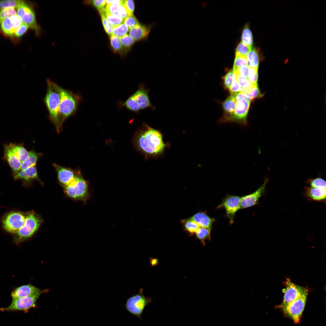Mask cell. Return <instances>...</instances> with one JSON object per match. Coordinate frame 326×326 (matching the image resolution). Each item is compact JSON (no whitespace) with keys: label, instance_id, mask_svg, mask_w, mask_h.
<instances>
[{"label":"cell","instance_id":"cell-1","mask_svg":"<svg viewBox=\"0 0 326 326\" xmlns=\"http://www.w3.org/2000/svg\"><path fill=\"white\" fill-rule=\"evenodd\" d=\"M133 142L137 149L147 158L161 156L168 145L160 130L145 123L135 133Z\"/></svg>","mask_w":326,"mask_h":326},{"label":"cell","instance_id":"cell-2","mask_svg":"<svg viewBox=\"0 0 326 326\" xmlns=\"http://www.w3.org/2000/svg\"><path fill=\"white\" fill-rule=\"evenodd\" d=\"M46 81L47 88L44 101L48 111L49 119L59 133L61 130L62 125L60 115L59 95L54 86V82L49 78Z\"/></svg>","mask_w":326,"mask_h":326},{"label":"cell","instance_id":"cell-3","mask_svg":"<svg viewBox=\"0 0 326 326\" xmlns=\"http://www.w3.org/2000/svg\"><path fill=\"white\" fill-rule=\"evenodd\" d=\"M54 85L59 95L60 115L63 124L66 119L75 113L82 97L80 94L64 89L55 82Z\"/></svg>","mask_w":326,"mask_h":326},{"label":"cell","instance_id":"cell-4","mask_svg":"<svg viewBox=\"0 0 326 326\" xmlns=\"http://www.w3.org/2000/svg\"><path fill=\"white\" fill-rule=\"evenodd\" d=\"M43 221L41 217L34 211L27 213L24 224L15 234V241L20 242L31 237L38 230Z\"/></svg>","mask_w":326,"mask_h":326},{"label":"cell","instance_id":"cell-5","mask_svg":"<svg viewBox=\"0 0 326 326\" xmlns=\"http://www.w3.org/2000/svg\"><path fill=\"white\" fill-rule=\"evenodd\" d=\"M62 187L65 194L71 198L86 203L89 198L88 182L81 174L69 184Z\"/></svg>","mask_w":326,"mask_h":326},{"label":"cell","instance_id":"cell-6","mask_svg":"<svg viewBox=\"0 0 326 326\" xmlns=\"http://www.w3.org/2000/svg\"><path fill=\"white\" fill-rule=\"evenodd\" d=\"M143 289L141 288L138 293L128 298L124 305L126 309L132 315L142 320V315L145 307L153 301L151 297L145 296Z\"/></svg>","mask_w":326,"mask_h":326},{"label":"cell","instance_id":"cell-7","mask_svg":"<svg viewBox=\"0 0 326 326\" xmlns=\"http://www.w3.org/2000/svg\"><path fill=\"white\" fill-rule=\"evenodd\" d=\"M16 13L22 22L33 30L36 35L39 36L40 34L41 29L37 23L35 13L31 5L21 0L17 7Z\"/></svg>","mask_w":326,"mask_h":326},{"label":"cell","instance_id":"cell-8","mask_svg":"<svg viewBox=\"0 0 326 326\" xmlns=\"http://www.w3.org/2000/svg\"><path fill=\"white\" fill-rule=\"evenodd\" d=\"M308 292L306 289L299 297L282 308L284 313L295 323L299 321L305 308Z\"/></svg>","mask_w":326,"mask_h":326},{"label":"cell","instance_id":"cell-9","mask_svg":"<svg viewBox=\"0 0 326 326\" xmlns=\"http://www.w3.org/2000/svg\"><path fill=\"white\" fill-rule=\"evenodd\" d=\"M25 219L26 214L19 211H12L3 217L2 226L8 232L15 234L23 225Z\"/></svg>","mask_w":326,"mask_h":326},{"label":"cell","instance_id":"cell-10","mask_svg":"<svg viewBox=\"0 0 326 326\" xmlns=\"http://www.w3.org/2000/svg\"><path fill=\"white\" fill-rule=\"evenodd\" d=\"M41 293V291L39 290L30 295L12 299V302L9 306L2 308L1 310L6 311H27L35 306L36 301Z\"/></svg>","mask_w":326,"mask_h":326},{"label":"cell","instance_id":"cell-11","mask_svg":"<svg viewBox=\"0 0 326 326\" xmlns=\"http://www.w3.org/2000/svg\"><path fill=\"white\" fill-rule=\"evenodd\" d=\"M241 197L238 196L229 195L227 196L218 206V208H224L226 215L229 220L230 224L234 222L236 213L240 209Z\"/></svg>","mask_w":326,"mask_h":326},{"label":"cell","instance_id":"cell-12","mask_svg":"<svg viewBox=\"0 0 326 326\" xmlns=\"http://www.w3.org/2000/svg\"><path fill=\"white\" fill-rule=\"evenodd\" d=\"M251 102L241 100L236 101L234 112L227 122L238 123L243 125L247 124V117Z\"/></svg>","mask_w":326,"mask_h":326},{"label":"cell","instance_id":"cell-13","mask_svg":"<svg viewBox=\"0 0 326 326\" xmlns=\"http://www.w3.org/2000/svg\"><path fill=\"white\" fill-rule=\"evenodd\" d=\"M286 288L283 289L284 293L283 300L280 307L282 308L293 301L305 291L306 288L296 285L289 280L285 282Z\"/></svg>","mask_w":326,"mask_h":326},{"label":"cell","instance_id":"cell-14","mask_svg":"<svg viewBox=\"0 0 326 326\" xmlns=\"http://www.w3.org/2000/svg\"><path fill=\"white\" fill-rule=\"evenodd\" d=\"M53 165L57 173L58 181L62 187L69 184L81 174L79 170L64 167L56 163H53Z\"/></svg>","mask_w":326,"mask_h":326},{"label":"cell","instance_id":"cell-15","mask_svg":"<svg viewBox=\"0 0 326 326\" xmlns=\"http://www.w3.org/2000/svg\"><path fill=\"white\" fill-rule=\"evenodd\" d=\"M150 90L146 88L144 83L139 84L138 88L132 95L138 104L141 110L150 108L153 110L155 108L151 103L149 96Z\"/></svg>","mask_w":326,"mask_h":326},{"label":"cell","instance_id":"cell-16","mask_svg":"<svg viewBox=\"0 0 326 326\" xmlns=\"http://www.w3.org/2000/svg\"><path fill=\"white\" fill-rule=\"evenodd\" d=\"M268 179H265L263 184L253 193L241 197L240 209H245L257 204L260 197L264 193Z\"/></svg>","mask_w":326,"mask_h":326},{"label":"cell","instance_id":"cell-17","mask_svg":"<svg viewBox=\"0 0 326 326\" xmlns=\"http://www.w3.org/2000/svg\"><path fill=\"white\" fill-rule=\"evenodd\" d=\"M15 180H21L25 186H29L34 181H38L41 184H43L38 175L36 166L30 167L27 169L20 170L13 174Z\"/></svg>","mask_w":326,"mask_h":326},{"label":"cell","instance_id":"cell-18","mask_svg":"<svg viewBox=\"0 0 326 326\" xmlns=\"http://www.w3.org/2000/svg\"><path fill=\"white\" fill-rule=\"evenodd\" d=\"M22 22L17 15L8 18L0 23V30L5 36L12 38Z\"/></svg>","mask_w":326,"mask_h":326},{"label":"cell","instance_id":"cell-19","mask_svg":"<svg viewBox=\"0 0 326 326\" xmlns=\"http://www.w3.org/2000/svg\"><path fill=\"white\" fill-rule=\"evenodd\" d=\"M3 158L8 162L12 170L13 174L20 171L22 163L12 151L9 145H4Z\"/></svg>","mask_w":326,"mask_h":326},{"label":"cell","instance_id":"cell-20","mask_svg":"<svg viewBox=\"0 0 326 326\" xmlns=\"http://www.w3.org/2000/svg\"><path fill=\"white\" fill-rule=\"evenodd\" d=\"M304 194L309 200L325 203V188H315L310 186L304 188Z\"/></svg>","mask_w":326,"mask_h":326},{"label":"cell","instance_id":"cell-21","mask_svg":"<svg viewBox=\"0 0 326 326\" xmlns=\"http://www.w3.org/2000/svg\"><path fill=\"white\" fill-rule=\"evenodd\" d=\"M155 23L147 26L138 23L134 27L130 29L129 35L135 41L145 39Z\"/></svg>","mask_w":326,"mask_h":326},{"label":"cell","instance_id":"cell-22","mask_svg":"<svg viewBox=\"0 0 326 326\" xmlns=\"http://www.w3.org/2000/svg\"><path fill=\"white\" fill-rule=\"evenodd\" d=\"M236 105V101L232 95L229 97L222 103L224 114L219 122L227 123L228 119L233 114Z\"/></svg>","mask_w":326,"mask_h":326},{"label":"cell","instance_id":"cell-23","mask_svg":"<svg viewBox=\"0 0 326 326\" xmlns=\"http://www.w3.org/2000/svg\"><path fill=\"white\" fill-rule=\"evenodd\" d=\"M39 289L30 284L23 285L15 289L11 292L12 299L28 296L33 294Z\"/></svg>","mask_w":326,"mask_h":326},{"label":"cell","instance_id":"cell-24","mask_svg":"<svg viewBox=\"0 0 326 326\" xmlns=\"http://www.w3.org/2000/svg\"><path fill=\"white\" fill-rule=\"evenodd\" d=\"M190 218L196 222L200 227L211 230L215 219L209 216L205 212L197 213Z\"/></svg>","mask_w":326,"mask_h":326},{"label":"cell","instance_id":"cell-25","mask_svg":"<svg viewBox=\"0 0 326 326\" xmlns=\"http://www.w3.org/2000/svg\"><path fill=\"white\" fill-rule=\"evenodd\" d=\"M9 145L11 150L22 163L28 158V152L22 143H10Z\"/></svg>","mask_w":326,"mask_h":326},{"label":"cell","instance_id":"cell-26","mask_svg":"<svg viewBox=\"0 0 326 326\" xmlns=\"http://www.w3.org/2000/svg\"><path fill=\"white\" fill-rule=\"evenodd\" d=\"M118 106L120 109L125 107L128 110L136 113H139L141 110L138 104L132 95L124 102H119Z\"/></svg>","mask_w":326,"mask_h":326},{"label":"cell","instance_id":"cell-27","mask_svg":"<svg viewBox=\"0 0 326 326\" xmlns=\"http://www.w3.org/2000/svg\"><path fill=\"white\" fill-rule=\"evenodd\" d=\"M106 10L125 19L129 16L123 4H107Z\"/></svg>","mask_w":326,"mask_h":326},{"label":"cell","instance_id":"cell-28","mask_svg":"<svg viewBox=\"0 0 326 326\" xmlns=\"http://www.w3.org/2000/svg\"><path fill=\"white\" fill-rule=\"evenodd\" d=\"M247 65L250 68L258 69L260 58L258 51L256 48H251L246 56Z\"/></svg>","mask_w":326,"mask_h":326},{"label":"cell","instance_id":"cell-29","mask_svg":"<svg viewBox=\"0 0 326 326\" xmlns=\"http://www.w3.org/2000/svg\"><path fill=\"white\" fill-rule=\"evenodd\" d=\"M41 155V154L38 153L33 150L29 152L28 157L22 163L20 171L36 166L37 160Z\"/></svg>","mask_w":326,"mask_h":326},{"label":"cell","instance_id":"cell-30","mask_svg":"<svg viewBox=\"0 0 326 326\" xmlns=\"http://www.w3.org/2000/svg\"><path fill=\"white\" fill-rule=\"evenodd\" d=\"M181 222L184 229L190 235L195 233L200 227L196 222L190 218L182 220Z\"/></svg>","mask_w":326,"mask_h":326},{"label":"cell","instance_id":"cell-31","mask_svg":"<svg viewBox=\"0 0 326 326\" xmlns=\"http://www.w3.org/2000/svg\"><path fill=\"white\" fill-rule=\"evenodd\" d=\"M241 42L246 45L252 47L253 43V36L248 24H246L242 30Z\"/></svg>","mask_w":326,"mask_h":326},{"label":"cell","instance_id":"cell-32","mask_svg":"<svg viewBox=\"0 0 326 326\" xmlns=\"http://www.w3.org/2000/svg\"><path fill=\"white\" fill-rule=\"evenodd\" d=\"M211 230L202 227H200L195 233L196 236L203 245H205V241L211 239Z\"/></svg>","mask_w":326,"mask_h":326},{"label":"cell","instance_id":"cell-33","mask_svg":"<svg viewBox=\"0 0 326 326\" xmlns=\"http://www.w3.org/2000/svg\"><path fill=\"white\" fill-rule=\"evenodd\" d=\"M235 74L236 79L241 87V92L247 93L253 85L251 83L247 78L239 74Z\"/></svg>","mask_w":326,"mask_h":326},{"label":"cell","instance_id":"cell-34","mask_svg":"<svg viewBox=\"0 0 326 326\" xmlns=\"http://www.w3.org/2000/svg\"><path fill=\"white\" fill-rule=\"evenodd\" d=\"M105 14L108 22L113 27L124 23V19L105 9Z\"/></svg>","mask_w":326,"mask_h":326},{"label":"cell","instance_id":"cell-35","mask_svg":"<svg viewBox=\"0 0 326 326\" xmlns=\"http://www.w3.org/2000/svg\"><path fill=\"white\" fill-rule=\"evenodd\" d=\"M129 30L123 23L113 27L112 34L119 37H121L126 34Z\"/></svg>","mask_w":326,"mask_h":326},{"label":"cell","instance_id":"cell-36","mask_svg":"<svg viewBox=\"0 0 326 326\" xmlns=\"http://www.w3.org/2000/svg\"><path fill=\"white\" fill-rule=\"evenodd\" d=\"M104 8L99 11L102 20V23L107 33L110 36L112 34L113 27L108 21L105 14Z\"/></svg>","mask_w":326,"mask_h":326},{"label":"cell","instance_id":"cell-37","mask_svg":"<svg viewBox=\"0 0 326 326\" xmlns=\"http://www.w3.org/2000/svg\"><path fill=\"white\" fill-rule=\"evenodd\" d=\"M235 75L233 70L229 71L223 77L224 86L225 89L229 91Z\"/></svg>","mask_w":326,"mask_h":326},{"label":"cell","instance_id":"cell-38","mask_svg":"<svg viewBox=\"0 0 326 326\" xmlns=\"http://www.w3.org/2000/svg\"><path fill=\"white\" fill-rule=\"evenodd\" d=\"M110 43L112 47L116 52L122 53L124 48L120 41V37L112 35L110 36Z\"/></svg>","mask_w":326,"mask_h":326},{"label":"cell","instance_id":"cell-39","mask_svg":"<svg viewBox=\"0 0 326 326\" xmlns=\"http://www.w3.org/2000/svg\"><path fill=\"white\" fill-rule=\"evenodd\" d=\"M251 48L252 47L248 46L241 42L237 46L235 50V55L246 56Z\"/></svg>","mask_w":326,"mask_h":326},{"label":"cell","instance_id":"cell-40","mask_svg":"<svg viewBox=\"0 0 326 326\" xmlns=\"http://www.w3.org/2000/svg\"><path fill=\"white\" fill-rule=\"evenodd\" d=\"M246 56H235L233 66L234 72L236 71L241 67L247 65Z\"/></svg>","mask_w":326,"mask_h":326},{"label":"cell","instance_id":"cell-41","mask_svg":"<svg viewBox=\"0 0 326 326\" xmlns=\"http://www.w3.org/2000/svg\"><path fill=\"white\" fill-rule=\"evenodd\" d=\"M17 11L14 8H8L0 10V23L5 19L16 15Z\"/></svg>","mask_w":326,"mask_h":326},{"label":"cell","instance_id":"cell-42","mask_svg":"<svg viewBox=\"0 0 326 326\" xmlns=\"http://www.w3.org/2000/svg\"><path fill=\"white\" fill-rule=\"evenodd\" d=\"M21 0H9L0 1V9L17 8Z\"/></svg>","mask_w":326,"mask_h":326},{"label":"cell","instance_id":"cell-43","mask_svg":"<svg viewBox=\"0 0 326 326\" xmlns=\"http://www.w3.org/2000/svg\"><path fill=\"white\" fill-rule=\"evenodd\" d=\"M310 187L315 188H326V182L323 179L318 177L315 179H310L308 181Z\"/></svg>","mask_w":326,"mask_h":326},{"label":"cell","instance_id":"cell-44","mask_svg":"<svg viewBox=\"0 0 326 326\" xmlns=\"http://www.w3.org/2000/svg\"><path fill=\"white\" fill-rule=\"evenodd\" d=\"M246 93L250 96L252 100L260 98L263 96V94L261 93L259 89L257 84L253 85Z\"/></svg>","mask_w":326,"mask_h":326},{"label":"cell","instance_id":"cell-45","mask_svg":"<svg viewBox=\"0 0 326 326\" xmlns=\"http://www.w3.org/2000/svg\"><path fill=\"white\" fill-rule=\"evenodd\" d=\"M120 41L123 47L126 48L130 47L135 41L132 37L127 34L120 37Z\"/></svg>","mask_w":326,"mask_h":326},{"label":"cell","instance_id":"cell-46","mask_svg":"<svg viewBox=\"0 0 326 326\" xmlns=\"http://www.w3.org/2000/svg\"><path fill=\"white\" fill-rule=\"evenodd\" d=\"M258 69L250 68L249 74L248 78L251 83L253 85H257L258 80Z\"/></svg>","mask_w":326,"mask_h":326},{"label":"cell","instance_id":"cell-47","mask_svg":"<svg viewBox=\"0 0 326 326\" xmlns=\"http://www.w3.org/2000/svg\"><path fill=\"white\" fill-rule=\"evenodd\" d=\"M124 24L130 29L135 27L139 23L133 15H129L124 19Z\"/></svg>","mask_w":326,"mask_h":326},{"label":"cell","instance_id":"cell-48","mask_svg":"<svg viewBox=\"0 0 326 326\" xmlns=\"http://www.w3.org/2000/svg\"><path fill=\"white\" fill-rule=\"evenodd\" d=\"M123 5L129 15L133 14L134 9V4L133 0H124Z\"/></svg>","mask_w":326,"mask_h":326},{"label":"cell","instance_id":"cell-49","mask_svg":"<svg viewBox=\"0 0 326 326\" xmlns=\"http://www.w3.org/2000/svg\"><path fill=\"white\" fill-rule=\"evenodd\" d=\"M28 28L26 24L22 23L16 30L14 34V37L18 38H20L26 32Z\"/></svg>","mask_w":326,"mask_h":326},{"label":"cell","instance_id":"cell-50","mask_svg":"<svg viewBox=\"0 0 326 326\" xmlns=\"http://www.w3.org/2000/svg\"><path fill=\"white\" fill-rule=\"evenodd\" d=\"M235 98L236 101L241 100H245L251 102L252 99L250 96L247 93L243 92H239L231 94Z\"/></svg>","mask_w":326,"mask_h":326},{"label":"cell","instance_id":"cell-51","mask_svg":"<svg viewBox=\"0 0 326 326\" xmlns=\"http://www.w3.org/2000/svg\"><path fill=\"white\" fill-rule=\"evenodd\" d=\"M232 85L229 90L231 94L241 92V88L236 79L235 75L233 79Z\"/></svg>","mask_w":326,"mask_h":326},{"label":"cell","instance_id":"cell-52","mask_svg":"<svg viewBox=\"0 0 326 326\" xmlns=\"http://www.w3.org/2000/svg\"><path fill=\"white\" fill-rule=\"evenodd\" d=\"M88 2L93 5L99 11L104 8V7L107 3L106 0H94Z\"/></svg>","mask_w":326,"mask_h":326},{"label":"cell","instance_id":"cell-53","mask_svg":"<svg viewBox=\"0 0 326 326\" xmlns=\"http://www.w3.org/2000/svg\"><path fill=\"white\" fill-rule=\"evenodd\" d=\"M250 68L247 65H245L241 67L236 71L234 72L235 74H239L248 78Z\"/></svg>","mask_w":326,"mask_h":326},{"label":"cell","instance_id":"cell-54","mask_svg":"<svg viewBox=\"0 0 326 326\" xmlns=\"http://www.w3.org/2000/svg\"><path fill=\"white\" fill-rule=\"evenodd\" d=\"M124 0H106L107 4H123Z\"/></svg>","mask_w":326,"mask_h":326},{"label":"cell","instance_id":"cell-55","mask_svg":"<svg viewBox=\"0 0 326 326\" xmlns=\"http://www.w3.org/2000/svg\"><path fill=\"white\" fill-rule=\"evenodd\" d=\"M149 261L152 266H156L159 264L158 260L157 258L151 257L149 259Z\"/></svg>","mask_w":326,"mask_h":326}]
</instances>
